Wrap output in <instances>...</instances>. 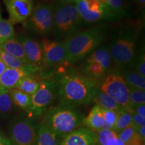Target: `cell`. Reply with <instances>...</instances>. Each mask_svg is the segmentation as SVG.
Segmentation results:
<instances>
[{"instance_id": "6da1fadb", "label": "cell", "mask_w": 145, "mask_h": 145, "mask_svg": "<svg viewBox=\"0 0 145 145\" xmlns=\"http://www.w3.org/2000/svg\"><path fill=\"white\" fill-rule=\"evenodd\" d=\"M54 80L60 104L74 108L92 102L99 85V81L71 67L63 73L58 74Z\"/></svg>"}, {"instance_id": "7a4b0ae2", "label": "cell", "mask_w": 145, "mask_h": 145, "mask_svg": "<svg viewBox=\"0 0 145 145\" xmlns=\"http://www.w3.org/2000/svg\"><path fill=\"white\" fill-rule=\"evenodd\" d=\"M106 32L104 26H97L79 31L65 39L63 42L67 52L65 63L72 66L86 59L102 44Z\"/></svg>"}, {"instance_id": "3957f363", "label": "cell", "mask_w": 145, "mask_h": 145, "mask_svg": "<svg viewBox=\"0 0 145 145\" xmlns=\"http://www.w3.org/2000/svg\"><path fill=\"white\" fill-rule=\"evenodd\" d=\"M138 30L137 26H128L122 28L114 36L109 46L114 69L121 71L132 68L137 54Z\"/></svg>"}, {"instance_id": "277c9868", "label": "cell", "mask_w": 145, "mask_h": 145, "mask_svg": "<svg viewBox=\"0 0 145 145\" xmlns=\"http://www.w3.org/2000/svg\"><path fill=\"white\" fill-rule=\"evenodd\" d=\"M83 118V116L75 108L60 104L46 110L44 121L45 126L57 137L65 138L81 127Z\"/></svg>"}, {"instance_id": "5b68a950", "label": "cell", "mask_w": 145, "mask_h": 145, "mask_svg": "<svg viewBox=\"0 0 145 145\" xmlns=\"http://www.w3.org/2000/svg\"><path fill=\"white\" fill-rule=\"evenodd\" d=\"M52 32L58 40L67 39L79 32L83 20L76 4L54 0L52 3Z\"/></svg>"}, {"instance_id": "8992f818", "label": "cell", "mask_w": 145, "mask_h": 145, "mask_svg": "<svg viewBox=\"0 0 145 145\" xmlns=\"http://www.w3.org/2000/svg\"><path fill=\"white\" fill-rule=\"evenodd\" d=\"M100 90L112 97L121 109L132 113L133 108L130 101V91L120 71L112 69L104 79L99 81Z\"/></svg>"}, {"instance_id": "52a82bcc", "label": "cell", "mask_w": 145, "mask_h": 145, "mask_svg": "<svg viewBox=\"0 0 145 145\" xmlns=\"http://www.w3.org/2000/svg\"><path fill=\"white\" fill-rule=\"evenodd\" d=\"M112 60L108 45L98 47L85 59L80 69L83 75L99 81L112 69Z\"/></svg>"}, {"instance_id": "ba28073f", "label": "cell", "mask_w": 145, "mask_h": 145, "mask_svg": "<svg viewBox=\"0 0 145 145\" xmlns=\"http://www.w3.org/2000/svg\"><path fill=\"white\" fill-rule=\"evenodd\" d=\"M52 3L43 2L34 8L30 18L26 21L29 32L38 36L49 34L52 31Z\"/></svg>"}, {"instance_id": "9c48e42d", "label": "cell", "mask_w": 145, "mask_h": 145, "mask_svg": "<svg viewBox=\"0 0 145 145\" xmlns=\"http://www.w3.org/2000/svg\"><path fill=\"white\" fill-rule=\"evenodd\" d=\"M57 95V85L54 79L45 78L40 81L39 89L32 95V106L30 112L34 116H40L48 110Z\"/></svg>"}, {"instance_id": "30bf717a", "label": "cell", "mask_w": 145, "mask_h": 145, "mask_svg": "<svg viewBox=\"0 0 145 145\" xmlns=\"http://www.w3.org/2000/svg\"><path fill=\"white\" fill-rule=\"evenodd\" d=\"M10 139L15 145H35L36 134L35 127L31 120L16 117L10 128Z\"/></svg>"}, {"instance_id": "8fae6325", "label": "cell", "mask_w": 145, "mask_h": 145, "mask_svg": "<svg viewBox=\"0 0 145 145\" xmlns=\"http://www.w3.org/2000/svg\"><path fill=\"white\" fill-rule=\"evenodd\" d=\"M43 67L60 66L66 63L67 52L63 41L52 40L47 38L41 42Z\"/></svg>"}, {"instance_id": "7c38bea8", "label": "cell", "mask_w": 145, "mask_h": 145, "mask_svg": "<svg viewBox=\"0 0 145 145\" xmlns=\"http://www.w3.org/2000/svg\"><path fill=\"white\" fill-rule=\"evenodd\" d=\"M12 24L25 22L34 9L33 0H3Z\"/></svg>"}, {"instance_id": "4fadbf2b", "label": "cell", "mask_w": 145, "mask_h": 145, "mask_svg": "<svg viewBox=\"0 0 145 145\" xmlns=\"http://www.w3.org/2000/svg\"><path fill=\"white\" fill-rule=\"evenodd\" d=\"M76 7L83 22L96 23L108 20L106 11L99 0H81Z\"/></svg>"}, {"instance_id": "5bb4252c", "label": "cell", "mask_w": 145, "mask_h": 145, "mask_svg": "<svg viewBox=\"0 0 145 145\" xmlns=\"http://www.w3.org/2000/svg\"><path fill=\"white\" fill-rule=\"evenodd\" d=\"M41 69L30 63L21 68H7L0 76V86L7 89H14L21 79L27 76L37 75Z\"/></svg>"}, {"instance_id": "9a60e30c", "label": "cell", "mask_w": 145, "mask_h": 145, "mask_svg": "<svg viewBox=\"0 0 145 145\" xmlns=\"http://www.w3.org/2000/svg\"><path fill=\"white\" fill-rule=\"evenodd\" d=\"M18 40L22 45L28 63L42 68V50L41 43L25 34H20Z\"/></svg>"}, {"instance_id": "2e32d148", "label": "cell", "mask_w": 145, "mask_h": 145, "mask_svg": "<svg viewBox=\"0 0 145 145\" xmlns=\"http://www.w3.org/2000/svg\"><path fill=\"white\" fill-rule=\"evenodd\" d=\"M97 134L86 127H80L71 132L61 145H98Z\"/></svg>"}, {"instance_id": "e0dca14e", "label": "cell", "mask_w": 145, "mask_h": 145, "mask_svg": "<svg viewBox=\"0 0 145 145\" xmlns=\"http://www.w3.org/2000/svg\"><path fill=\"white\" fill-rule=\"evenodd\" d=\"M83 125L94 132H99L104 129L105 122L103 116V109L97 105L90 110L88 116L83 118Z\"/></svg>"}, {"instance_id": "ac0fdd59", "label": "cell", "mask_w": 145, "mask_h": 145, "mask_svg": "<svg viewBox=\"0 0 145 145\" xmlns=\"http://www.w3.org/2000/svg\"><path fill=\"white\" fill-rule=\"evenodd\" d=\"M105 11L110 21H116L126 17L128 14L126 0H108V6Z\"/></svg>"}, {"instance_id": "d6986e66", "label": "cell", "mask_w": 145, "mask_h": 145, "mask_svg": "<svg viewBox=\"0 0 145 145\" xmlns=\"http://www.w3.org/2000/svg\"><path fill=\"white\" fill-rule=\"evenodd\" d=\"M0 50L19 59L26 64H28L22 45L18 39L13 38L0 43Z\"/></svg>"}, {"instance_id": "ffe728a7", "label": "cell", "mask_w": 145, "mask_h": 145, "mask_svg": "<svg viewBox=\"0 0 145 145\" xmlns=\"http://www.w3.org/2000/svg\"><path fill=\"white\" fill-rule=\"evenodd\" d=\"M128 88L145 91V77L131 69H125L120 71Z\"/></svg>"}, {"instance_id": "44dd1931", "label": "cell", "mask_w": 145, "mask_h": 145, "mask_svg": "<svg viewBox=\"0 0 145 145\" xmlns=\"http://www.w3.org/2000/svg\"><path fill=\"white\" fill-rule=\"evenodd\" d=\"M9 91L14 104L22 110L30 112L32 106V95L17 89H11Z\"/></svg>"}, {"instance_id": "7402d4cb", "label": "cell", "mask_w": 145, "mask_h": 145, "mask_svg": "<svg viewBox=\"0 0 145 145\" xmlns=\"http://www.w3.org/2000/svg\"><path fill=\"white\" fill-rule=\"evenodd\" d=\"M92 102H95L96 105L105 110H113L115 112H119L122 110L112 97L99 89V88L94 94Z\"/></svg>"}, {"instance_id": "603a6c76", "label": "cell", "mask_w": 145, "mask_h": 145, "mask_svg": "<svg viewBox=\"0 0 145 145\" xmlns=\"http://www.w3.org/2000/svg\"><path fill=\"white\" fill-rule=\"evenodd\" d=\"M36 75L27 76L18 81L14 89H17L29 95H32L39 89L40 81H39Z\"/></svg>"}, {"instance_id": "cb8c5ba5", "label": "cell", "mask_w": 145, "mask_h": 145, "mask_svg": "<svg viewBox=\"0 0 145 145\" xmlns=\"http://www.w3.org/2000/svg\"><path fill=\"white\" fill-rule=\"evenodd\" d=\"M125 145H144V142L134 127L125 128L118 134Z\"/></svg>"}, {"instance_id": "d4e9b609", "label": "cell", "mask_w": 145, "mask_h": 145, "mask_svg": "<svg viewBox=\"0 0 145 145\" xmlns=\"http://www.w3.org/2000/svg\"><path fill=\"white\" fill-rule=\"evenodd\" d=\"M37 140V145H59L57 135L44 124L40 127Z\"/></svg>"}, {"instance_id": "484cf974", "label": "cell", "mask_w": 145, "mask_h": 145, "mask_svg": "<svg viewBox=\"0 0 145 145\" xmlns=\"http://www.w3.org/2000/svg\"><path fill=\"white\" fill-rule=\"evenodd\" d=\"M97 134L99 145H125L113 130L103 129Z\"/></svg>"}, {"instance_id": "4316f807", "label": "cell", "mask_w": 145, "mask_h": 145, "mask_svg": "<svg viewBox=\"0 0 145 145\" xmlns=\"http://www.w3.org/2000/svg\"><path fill=\"white\" fill-rule=\"evenodd\" d=\"M129 127H134L132 114L122 109L118 112V118L113 130L118 134L120 132Z\"/></svg>"}, {"instance_id": "83f0119b", "label": "cell", "mask_w": 145, "mask_h": 145, "mask_svg": "<svg viewBox=\"0 0 145 145\" xmlns=\"http://www.w3.org/2000/svg\"><path fill=\"white\" fill-rule=\"evenodd\" d=\"M15 36L13 24L8 20H0V43L12 39Z\"/></svg>"}, {"instance_id": "f1b7e54d", "label": "cell", "mask_w": 145, "mask_h": 145, "mask_svg": "<svg viewBox=\"0 0 145 145\" xmlns=\"http://www.w3.org/2000/svg\"><path fill=\"white\" fill-rule=\"evenodd\" d=\"M13 102L9 89L0 94V115H8L12 112Z\"/></svg>"}, {"instance_id": "f546056e", "label": "cell", "mask_w": 145, "mask_h": 145, "mask_svg": "<svg viewBox=\"0 0 145 145\" xmlns=\"http://www.w3.org/2000/svg\"><path fill=\"white\" fill-rule=\"evenodd\" d=\"M0 59L2 60L3 62L5 63V65H6L8 68H21L26 65L21 60L17 59V58L14 57L1 50H0Z\"/></svg>"}, {"instance_id": "4dcf8cb0", "label": "cell", "mask_w": 145, "mask_h": 145, "mask_svg": "<svg viewBox=\"0 0 145 145\" xmlns=\"http://www.w3.org/2000/svg\"><path fill=\"white\" fill-rule=\"evenodd\" d=\"M103 116L105 122L104 129L113 130L118 118V112L103 109Z\"/></svg>"}, {"instance_id": "1f68e13d", "label": "cell", "mask_w": 145, "mask_h": 145, "mask_svg": "<svg viewBox=\"0 0 145 145\" xmlns=\"http://www.w3.org/2000/svg\"><path fill=\"white\" fill-rule=\"evenodd\" d=\"M129 88L130 101L132 106L145 104V91Z\"/></svg>"}, {"instance_id": "d6a6232c", "label": "cell", "mask_w": 145, "mask_h": 145, "mask_svg": "<svg viewBox=\"0 0 145 145\" xmlns=\"http://www.w3.org/2000/svg\"><path fill=\"white\" fill-rule=\"evenodd\" d=\"M131 69L138 72L140 75L145 77V55L144 51L137 54Z\"/></svg>"}, {"instance_id": "836d02e7", "label": "cell", "mask_w": 145, "mask_h": 145, "mask_svg": "<svg viewBox=\"0 0 145 145\" xmlns=\"http://www.w3.org/2000/svg\"><path fill=\"white\" fill-rule=\"evenodd\" d=\"M132 119L134 126L136 128L145 126V118L140 116L135 112L132 113Z\"/></svg>"}, {"instance_id": "e575fe53", "label": "cell", "mask_w": 145, "mask_h": 145, "mask_svg": "<svg viewBox=\"0 0 145 145\" xmlns=\"http://www.w3.org/2000/svg\"><path fill=\"white\" fill-rule=\"evenodd\" d=\"M133 110L135 113L139 116L145 118V104H139L132 106Z\"/></svg>"}, {"instance_id": "d590c367", "label": "cell", "mask_w": 145, "mask_h": 145, "mask_svg": "<svg viewBox=\"0 0 145 145\" xmlns=\"http://www.w3.org/2000/svg\"><path fill=\"white\" fill-rule=\"evenodd\" d=\"M0 145H15L11 140L10 138H9L5 136L4 134L1 133L0 132Z\"/></svg>"}, {"instance_id": "8d00e7d4", "label": "cell", "mask_w": 145, "mask_h": 145, "mask_svg": "<svg viewBox=\"0 0 145 145\" xmlns=\"http://www.w3.org/2000/svg\"><path fill=\"white\" fill-rule=\"evenodd\" d=\"M135 128L137 130V132L140 136V137L142 138V140L145 142V126L139 127V128H136V127H135Z\"/></svg>"}, {"instance_id": "74e56055", "label": "cell", "mask_w": 145, "mask_h": 145, "mask_svg": "<svg viewBox=\"0 0 145 145\" xmlns=\"http://www.w3.org/2000/svg\"><path fill=\"white\" fill-rule=\"evenodd\" d=\"M137 3V6L140 8L141 10H144L145 6V0H134Z\"/></svg>"}, {"instance_id": "f35d334b", "label": "cell", "mask_w": 145, "mask_h": 145, "mask_svg": "<svg viewBox=\"0 0 145 145\" xmlns=\"http://www.w3.org/2000/svg\"><path fill=\"white\" fill-rule=\"evenodd\" d=\"M8 68L6 67V65H5V63L3 62V61L0 59V76L1 75V74L4 72V71Z\"/></svg>"}, {"instance_id": "ab89813d", "label": "cell", "mask_w": 145, "mask_h": 145, "mask_svg": "<svg viewBox=\"0 0 145 145\" xmlns=\"http://www.w3.org/2000/svg\"><path fill=\"white\" fill-rule=\"evenodd\" d=\"M59 1H63V2L67 3H72V4H76V3L80 1L81 0H59Z\"/></svg>"}, {"instance_id": "60d3db41", "label": "cell", "mask_w": 145, "mask_h": 145, "mask_svg": "<svg viewBox=\"0 0 145 145\" xmlns=\"http://www.w3.org/2000/svg\"><path fill=\"white\" fill-rule=\"evenodd\" d=\"M99 1L101 4V5H102L103 8H104L105 10V9L107 8V6H108V0H99Z\"/></svg>"}, {"instance_id": "b9f144b4", "label": "cell", "mask_w": 145, "mask_h": 145, "mask_svg": "<svg viewBox=\"0 0 145 145\" xmlns=\"http://www.w3.org/2000/svg\"><path fill=\"white\" fill-rule=\"evenodd\" d=\"M7 90H8V89H5V88H2V87L0 86V94H1V93H3V92L5 91H7Z\"/></svg>"}, {"instance_id": "7bdbcfd3", "label": "cell", "mask_w": 145, "mask_h": 145, "mask_svg": "<svg viewBox=\"0 0 145 145\" xmlns=\"http://www.w3.org/2000/svg\"><path fill=\"white\" fill-rule=\"evenodd\" d=\"M1 19V5H0V20Z\"/></svg>"}, {"instance_id": "ee69618b", "label": "cell", "mask_w": 145, "mask_h": 145, "mask_svg": "<svg viewBox=\"0 0 145 145\" xmlns=\"http://www.w3.org/2000/svg\"></svg>"}]
</instances>
